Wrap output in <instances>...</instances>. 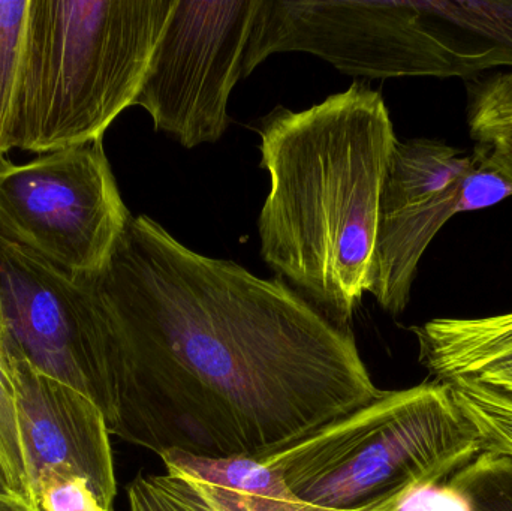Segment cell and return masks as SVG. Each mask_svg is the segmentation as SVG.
<instances>
[{"mask_svg": "<svg viewBox=\"0 0 512 511\" xmlns=\"http://www.w3.org/2000/svg\"><path fill=\"white\" fill-rule=\"evenodd\" d=\"M92 279L98 407L126 443L256 459L381 395L351 329L282 278L192 251L149 216L129 218Z\"/></svg>", "mask_w": 512, "mask_h": 511, "instance_id": "1", "label": "cell"}, {"mask_svg": "<svg viewBox=\"0 0 512 511\" xmlns=\"http://www.w3.org/2000/svg\"><path fill=\"white\" fill-rule=\"evenodd\" d=\"M270 189L262 260L331 323L351 329L369 290L379 200L397 144L381 93L355 81L303 111L258 123Z\"/></svg>", "mask_w": 512, "mask_h": 511, "instance_id": "2", "label": "cell"}, {"mask_svg": "<svg viewBox=\"0 0 512 511\" xmlns=\"http://www.w3.org/2000/svg\"><path fill=\"white\" fill-rule=\"evenodd\" d=\"M176 0H30L12 149L102 140L135 104Z\"/></svg>", "mask_w": 512, "mask_h": 511, "instance_id": "3", "label": "cell"}, {"mask_svg": "<svg viewBox=\"0 0 512 511\" xmlns=\"http://www.w3.org/2000/svg\"><path fill=\"white\" fill-rule=\"evenodd\" d=\"M483 450L450 386L432 380L382 390L369 404L256 461L279 474L298 500L355 511L445 485Z\"/></svg>", "mask_w": 512, "mask_h": 511, "instance_id": "4", "label": "cell"}, {"mask_svg": "<svg viewBox=\"0 0 512 511\" xmlns=\"http://www.w3.org/2000/svg\"><path fill=\"white\" fill-rule=\"evenodd\" d=\"M289 51L366 78L469 80L508 65L504 51L454 26L433 2L259 0L243 78L273 54Z\"/></svg>", "mask_w": 512, "mask_h": 511, "instance_id": "5", "label": "cell"}, {"mask_svg": "<svg viewBox=\"0 0 512 511\" xmlns=\"http://www.w3.org/2000/svg\"><path fill=\"white\" fill-rule=\"evenodd\" d=\"M102 140L0 159V237L74 276H96L131 218Z\"/></svg>", "mask_w": 512, "mask_h": 511, "instance_id": "6", "label": "cell"}, {"mask_svg": "<svg viewBox=\"0 0 512 511\" xmlns=\"http://www.w3.org/2000/svg\"><path fill=\"white\" fill-rule=\"evenodd\" d=\"M512 197L510 183L477 150L439 140L397 141L379 200L369 290L397 317L408 308L424 252L457 213Z\"/></svg>", "mask_w": 512, "mask_h": 511, "instance_id": "7", "label": "cell"}, {"mask_svg": "<svg viewBox=\"0 0 512 511\" xmlns=\"http://www.w3.org/2000/svg\"><path fill=\"white\" fill-rule=\"evenodd\" d=\"M259 0H176L135 104L186 149L221 140Z\"/></svg>", "mask_w": 512, "mask_h": 511, "instance_id": "8", "label": "cell"}, {"mask_svg": "<svg viewBox=\"0 0 512 511\" xmlns=\"http://www.w3.org/2000/svg\"><path fill=\"white\" fill-rule=\"evenodd\" d=\"M101 318L92 276L69 275L0 237V351L98 405Z\"/></svg>", "mask_w": 512, "mask_h": 511, "instance_id": "9", "label": "cell"}, {"mask_svg": "<svg viewBox=\"0 0 512 511\" xmlns=\"http://www.w3.org/2000/svg\"><path fill=\"white\" fill-rule=\"evenodd\" d=\"M0 360L14 387L32 494L33 485L44 474L77 476L89 483L102 506L114 510L116 471L101 408L89 396L42 374L15 354L0 351Z\"/></svg>", "mask_w": 512, "mask_h": 511, "instance_id": "10", "label": "cell"}, {"mask_svg": "<svg viewBox=\"0 0 512 511\" xmlns=\"http://www.w3.org/2000/svg\"><path fill=\"white\" fill-rule=\"evenodd\" d=\"M433 381L468 383L512 399V309L477 318H435L411 327Z\"/></svg>", "mask_w": 512, "mask_h": 511, "instance_id": "11", "label": "cell"}, {"mask_svg": "<svg viewBox=\"0 0 512 511\" xmlns=\"http://www.w3.org/2000/svg\"><path fill=\"white\" fill-rule=\"evenodd\" d=\"M406 497L355 511H403ZM128 501L129 511H342L313 506L294 495L254 494L173 468H167L165 474L135 477L128 486Z\"/></svg>", "mask_w": 512, "mask_h": 511, "instance_id": "12", "label": "cell"}, {"mask_svg": "<svg viewBox=\"0 0 512 511\" xmlns=\"http://www.w3.org/2000/svg\"><path fill=\"white\" fill-rule=\"evenodd\" d=\"M466 125L474 149L512 188V68L466 80Z\"/></svg>", "mask_w": 512, "mask_h": 511, "instance_id": "13", "label": "cell"}, {"mask_svg": "<svg viewBox=\"0 0 512 511\" xmlns=\"http://www.w3.org/2000/svg\"><path fill=\"white\" fill-rule=\"evenodd\" d=\"M30 0H0V159L11 146Z\"/></svg>", "mask_w": 512, "mask_h": 511, "instance_id": "14", "label": "cell"}, {"mask_svg": "<svg viewBox=\"0 0 512 511\" xmlns=\"http://www.w3.org/2000/svg\"><path fill=\"white\" fill-rule=\"evenodd\" d=\"M445 486L465 500L469 511H512V456L483 450Z\"/></svg>", "mask_w": 512, "mask_h": 511, "instance_id": "15", "label": "cell"}, {"mask_svg": "<svg viewBox=\"0 0 512 511\" xmlns=\"http://www.w3.org/2000/svg\"><path fill=\"white\" fill-rule=\"evenodd\" d=\"M448 386L457 407L480 435L483 449L512 456V399L475 384Z\"/></svg>", "mask_w": 512, "mask_h": 511, "instance_id": "16", "label": "cell"}, {"mask_svg": "<svg viewBox=\"0 0 512 511\" xmlns=\"http://www.w3.org/2000/svg\"><path fill=\"white\" fill-rule=\"evenodd\" d=\"M0 467L5 471L6 479L15 494L26 498L38 507L30 488L29 474H27L14 387L2 360H0Z\"/></svg>", "mask_w": 512, "mask_h": 511, "instance_id": "17", "label": "cell"}, {"mask_svg": "<svg viewBox=\"0 0 512 511\" xmlns=\"http://www.w3.org/2000/svg\"><path fill=\"white\" fill-rule=\"evenodd\" d=\"M454 26L474 33L512 54V3L433 2Z\"/></svg>", "mask_w": 512, "mask_h": 511, "instance_id": "18", "label": "cell"}, {"mask_svg": "<svg viewBox=\"0 0 512 511\" xmlns=\"http://www.w3.org/2000/svg\"><path fill=\"white\" fill-rule=\"evenodd\" d=\"M41 511H114L102 506L86 480L66 474L47 473L33 485Z\"/></svg>", "mask_w": 512, "mask_h": 511, "instance_id": "19", "label": "cell"}, {"mask_svg": "<svg viewBox=\"0 0 512 511\" xmlns=\"http://www.w3.org/2000/svg\"><path fill=\"white\" fill-rule=\"evenodd\" d=\"M0 511H41L35 504L17 494H0Z\"/></svg>", "mask_w": 512, "mask_h": 511, "instance_id": "20", "label": "cell"}, {"mask_svg": "<svg viewBox=\"0 0 512 511\" xmlns=\"http://www.w3.org/2000/svg\"><path fill=\"white\" fill-rule=\"evenodd\" d=\"M0 494H15L14 489L11 488L8 479H6V474L2 467H0Z\"/></svg>", "mask_w": 512, "mask_h": 511, "instance_id": "21", "label": "cell"}]
</instances>
